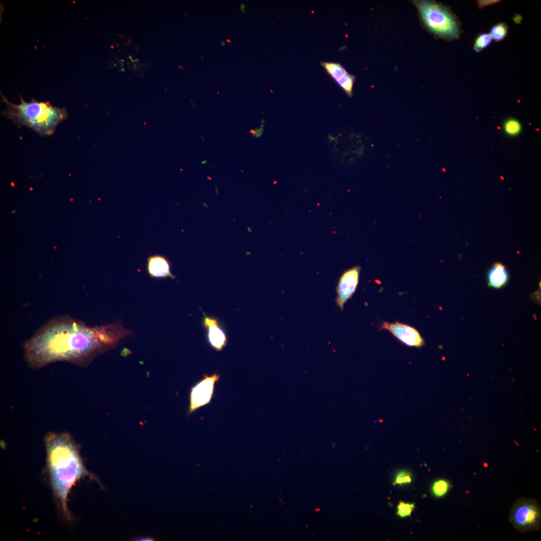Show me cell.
Listing matches in <instances>:
<instances>
[{
    "label": "cell",
    "instance_id": "obj_1",
    "mask_svg": "<svg viewBox=\"0 0 541 541\" xmlns=\"http://www.w3.org/2000/svg\"><path fill=\"white\" fill-rule=\"evenodd\" d=\"M131 333L120 321L91 327L70 316L57 317L24 343L25 358L34 368L59 361L85 365Z\"/></svg>",
    "mask_w": 541,
    "mask_h": 541
},
{
    "label": "cell",
    "instance_id": "obj_2",
    "mask_svg": "<svg viewBox=\"0 0 541 541\" xmlns=\"http://www.w3.org/2000/svg\"><path fill=\"white\" fill-rule=\"evenodd\" d=\"M47 467L51 485L63 517L71 521L68 496L75 483L85 476L93 477L86 469L78 446L67 433H49L45 438Z\"/></svg>",
    "mask_w": 541,
    "mask_h": 541
},
{
    "label": "cell",
    "instance_id": "obj_3",
    "mask_svg": "<svg viewBox=\"0 0 541 541\" xmlns=\"http://www.w3.org/2000/svg\"><path fill=\"white\" fill-rule=\"evenodd\" d=\"M6 109L2 112L5 116L13 120L19 126L29 127L42 136L54 133L57 125L68 116L64 108L52 105L48 102H38L32 99L25 102L20 96L21 103L13 104L1 94Z\"/></svg>",
    "mask_w": 541,
    "mask_h": 541
},
{
    "label": "cell",
    "instance_id": "obj_4",
    "mask_svg": "<svg viewBox=\"0 0 541 541\" xmlns=\"http://www.w3.org/2000/svg\"><path fill=\"white\" fill-rule=\"evenodd\" d=\"M421 19L434 34L445 39L458 37L459 23L446 7L431 1H414Z\"/></svg>",
    "mask_w": 541,
    "mask_h": 541
},
{
    "label": "cell",
    "instance_id": "obj_5",
    "mask_svg": "<svg viewBox=\"0 0 541 541\" xmlns=\"http://www.w3.org/2000/svg\"><path fill=\"white\" fill-rule=\"evenodd\" d=\"M508 518L519 532L538 530L541 524L540 504L533 498L518 499L510 510Z\"/></svg>",
    "mask_w": 541,
    "mask_h": 541
},
{
    "label": "cell",
    "instance_id": "obj_6",
    "mask_svg": "<svg viewBox=\"0 0 541 541\" xmlns=\"http://www.w3.org/2000/svg\"><path fill=\"white\" fill-rule=\"evenodd\" d=\"M220 375L217 373L205 375L191 389L189 412L208 404L212 398L215 385Z\"/></svg>",
    "mask_w": 541,
    "mask_h": 541
},
{
    "label": "cell",
    "instance_id": "obj_7",
    "mask_svg": "<svg viewBox=\"0 0 541 541\" xmlns=\"http://www.w3.org/2000/svg\"><path fill=\"white\" fill-rule=\"evenodd\" d=\"M361 267L354 266L346 270L341 276L336 288V303L342 310L347 301L355 292L357 288Z\"/></svg>",
    "mask_w": 541,
    "mask_h": 541
},
{
    "label": "cell",
    "instance_id": "obj_8",
    "mask_svg": "<svg viewBox=\"0 0 541 541\" xmlns=\"http://www.w3.org/2000/svg\"><path fill=\"white\" fill-rule=\"evenodd\" d=\"M381 328L390 332L398 340L407 346L420 348L425 344L424 340L418 330L408 325L398 322H384Z\"/></svg>",
    "mask_w": 541,
    "mask_h": 541
},
{
    "label": "cell",
    "instance_id": "obj_9",
    "mask_svg": "<svg viewBox=\"0 0 541 541\" xmlns=\"http://www.w3.org/2000/svg\"><path fill=\"white\" fill-rule=\"evenodd\" d=\"M322 66L327 73L336 81L349 96L353 93L355 77L348 73L340 64L333 62H321Z\"/></svg>",
    "mask_w": 541,
    "mask_h": 541
},
{
    "label": "cell",
    "instance_id": "obj_10",
    "mask_svg": "<svg viewBox=\"0 0 541 541\" xmlns=\"http://www.w3.org/2000/svg\"><path fill=\"white\" fill-rule=\"evenodd\" d=\"M203 326L207 330V340L210 346L217 351H221L227 344V337L216 319L205 316Z\"/></svg>",
    "mask_w": 541,
    "mask_h": 541
},
{
    "label": "cell",
    "instance_id": "obj_11",
    "mask_svg": "<svg viewBox=\"0 0 541 541\" xmlns=\"http://www.w3.org/2000/svg\"><path fill=\"white\" fill-rule=\"evenodd\" d=\"M147 270L149 276L154 278L174 279L170 270V264L164 255L156 254L148 257Z\"/></svg>",
    "mask_w": 541,
    "mask_h": 541
},
{
    "label": "cell",
    "instance_id": "obj_12",
    "mask_svg": "<svg viewBox=\"0 0 541 541\" xmlns=\"http://www.w3.org/2000/svg\"><path fill=\"white\" fill-rule=\"evenodd\" d=\"M508 279L506 268L501 262L494 263L487 272V280L490 287L500 289L507 284Z\"/></svg>",
    "mask_w": 541,
    "mask_h": 541
},
{
    "label": "cell",
    "instance_id": "obj_13",
    "mask_svg": "<svg viewBox=\"0 0 541 541\" xmlns=\"http://www.w3.org/2000/svg\"><path fill=\"white\" fill-rule=\"evenodd\" d=\"M450 487V483L444 479H440L435 481L431 487V491L434 496L437 497H441L445 495L449 491Z\"/></svg>",
    "mask_w": 541,
    "mask_h": 541
},
{
    "label": "cell",
    "instance_id": "obj_14",
    "mask_svg": "<svg viewBox=\"0 0 541 541\" xmlns=\"http://www.w3.org/2000/svg\"><path fill=\"white\" fill-rule=\"evenodd\" d=\"M507 31V26L505 23H498L491 28L490 36L495 41L499 42L506 36Z\"/></svg>",
    "mask_w": 541,
    "mask_h": 541
},
{
    "label": "cell",
    "instance_id": "obj_15",
    "mask_svg": "<svg viewBox=\"0 0 541 541\" xmlns=\"http://www.w3.org/2000/svg\"><path fill=\"white\" fill-rule=\"evenodd\" d=\"M491 40V37L488 34L483 33L479 35L475 40L474 50L476 52H480L490 45Z\"/></svg>",
    "mask_w": 541,
    "mask_h": 541
},
{
    "label": "cell",
    "instance_id": "obj_16",
    "mask_svg": "<svg viewBox=\"0 0 541 541\" xmlns=\"http://www.w3.org/2000/svg\"><path fill=\"white\" fill-rule=\"evenodd\" d=\"M504 130L509 135H515L519 133L521 129L520 123L516 120H508L504 125Z\"/></svg>",
    "mask_w": 541,
    "mask_h": 541
},
{
    "label": "cell",
    "instance_id": "obj_17",
    "mask_svg": "<svg viewBox=\"0 0 541 541\" xmlns=\"http://www.w3.org/2000/svg\"><path fill=\"white\" fill-rule=\"evenodd\" d=\"M414 508V503L401 501L397 506V514L401 517L410 516Z\"/></svg>",
    "mask_w": 541,
    "mask_h": 541
},
{
    "label": "cell",
    "instance_id": "obj_18",
    "mask_svg": "<svg viewBox=\"0 0 541 541\" xmlns=\"http://www.w3.org/2000/svg\"><path fill=\"white\" fill-rule=\"evenodd\" d=\"M411 476L409 472L406 471H401L395 476L394 484L402 485L410 483L411 481Z\"/></svg>",
    "mask_w": 541,
    "mask_h": 541
},
{
    "label": "cell",
    "instance_id": "obj_19",
    "mask_svg": "<svg viewBox=\"0 0 541 541\" xmlns=\"http://www.w3.org/2000/svg\"><path fill=\"white\" fill-rule=\"evenodd\" d=\"M498 2H499V1H496V0L478 1H477V5H478V7L479 8H482L485 7V6H487L488 5H490L493 4H495L496 3H498Z\"/></svg>",
    "mask_w": 541,
    "mask_h": 541
},
{
    "label": "cell",
    "instance_id": "obj_20",
    "mask_svg": "<svg viewBox=\"0 0 541 541\" xmlns=\"http://www.w3.org/2000/svg\"><path fill=\"white\" fill-rule=\"evenodd\" d=\"M263 123H262V124L261 125V126H260V128H257L255 130H251L250 131V132L251 133L252 136H253L254 137L258 138V137H259L260 136V135H261V133H262V132L263 131Z\"/></svg>",
    "mask_w": 541,
    "mask_h": 541
},
{
    "label": "cell",
    "instance_id": "obj_21",
    "mask_svg": "<svg viewBox=\"0 0 541 541\" xmlns=\"http://www.w3.org/2000/svg\"><path fill=\"white\" fill-rule=\"evenodd\" d=\"M245 8H246V6H245V5L244 4H241L240 5V9L242 13H245Z\"/></svg>",
    "mask_w": 541,
    "mask_h": 541
},
{
    "label": "cell",
    "instance_id": "obj_22",
    "mask_svg": "<svg viewBox=\"0 0 541 541\" xmlns=\"http://www.w3.org/2000/svg\"><path fill=\"white\" fill-rule=\"evenodd\" d=\"M220 44H221V45L222 46H225V41H222V42H221Z\"/></svg>",
    "mask_w": 541,
    "mask_h": 541
},
{
    "label": "cell",
    "instance_id": "obj_23",
    "mask_svg": "<svg viewBox=\"0 0 541 541\" xmlns=\"http://www.w3.org/2000/svg\"><path fill=\"white\" fill-rule=\"evenodd\" d=\"M206 163H207V161L206 160H204L201 162V164H205Z\"/></svg>",
    "mask_w": 541,
    "mask_h": 541
}]
</instances>
